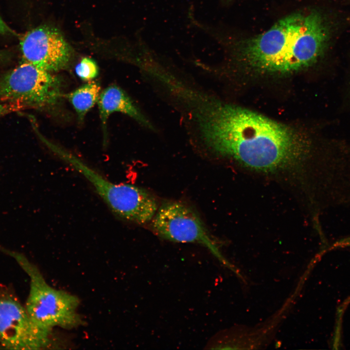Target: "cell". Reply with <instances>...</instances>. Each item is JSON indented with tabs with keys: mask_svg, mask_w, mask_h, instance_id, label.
<instances>
[{
	"mask_svg": "<svg viewBox=\"0 0 350 350\" xmlns=\"http://www.w3.org/2000/svg\"><path fill=\"white\" fill-rule=\"evenodd\" d=\"M12 30L9 26L4 22L0 17V34H6L9 33H13Z\"/></svg>",
	"mask_w": 350,
	"mask_h": 350,
	"instance_id": "cell-13",
	"label": "cell"
},
{
	"mask_svg": "<svg viewBox=\"0 0 350 350\" xmlns=\"http://www.w3.org/2000/svg\"><path fill=\"white\" fill-rule=\"evenodd\" d=\"M104 135V143L107 141V124L110 115L123 113L144 126L153 129V125L143 114L127 93L116 85L107 87L101 92L97 102Z\"/></svg>",
	"mask_w": 350,
	"mask_h": 350,
	"instance_id": "cell-9",
	"label": "cell"
},
{
	"mask_svg": "<svg viewBox=\"0 0 350 350\" xmlns=\"http://www.w3.org/2000/svg\"><path fill=\"white\" fill-rule=\"evenodd\" d=\"M151 222L152 230L159 237L174 242L199 244L218 258L222 257L200 217L185 204L164 203Z\"/></svg>",
	"mask_w": 350,
	"mask_h": 350,
	"instance_id": "cell-7",
	"label": "cell"
},
{
	"mask_svg": "<svg viewBox=\"0 0 350 350\" xmlns=\"http://www.w3.org/2000/svg\"><path fill=\"white\" fill-rule=\"evenodd\" d=\"M51 333L37 327L25 306L0 286V345L9 350H39L51 346Z\"/></svg>",
	"mask_w": 350,
	"mask_h": 350,
	"instance_id": "cell-6",
	"label": "cell"
},
{
	"mask_svg": "<svg viewBox=\"0 0 350 350\" xmlns=\"http://www.w3.org/2000/svg\"><path fill=\"white\" fill-rule=\"evenodd\" d=\"M20 46L24 61L50 72L65 68L70 59V49L62 35L48 26L26 33Z\"/></svg>",
	"mask_w": 350,
	"mask_h": 350,
	"instance_id": "cell-8",
	"label": "cell"
},
{
	"mask_svg": "<svg viewBox=\"0 0 350 350\" xmlns=\"http://www.w3.org/2000/svg\"><path fill=\"white\" fill-rule=\"evenodd\" d=\"M330 35L329 25L319 12L294 13L246 40L241 52L246 62L257 70L294 72L317 61L328 46Z\"/></svg>",
	"mask_w": 350,
	"mask_h": 350,
	"instance_id": "cell-2",
	"label": "cell"
},
{
	"mask_svg": "<svg viewBox=\"0 0 350 350\" xmlns=\"http://www.w3.org/2000/svg\"><path fill=\"white\" fill-rule=\"evenodd\" d=\"M62 96L57 77L25 61L0 78V101L17 104L25 109L50 107Z\"/></svg>",
	"mask_w": 350,
	"mask_h": 350,
	"instance_id": "cell-5",
	"label": "cell"
},
{
	"mask_svg": "<svg viewBox=\"0 0 350 350\" xmlns=\"http://www.w3.org/2000/svg\"><path fill=\"white\" fill-rule=\"evenodd\" d=\"M75 71L83 81H90L98 75L99 69L96 63L89 57L83 58L76 66Z\"/></svg>",
	"mask_w": 350,
	"mask_h": 350,
	"instance_id": "cell-11",
	"label": "cell"
},
{
	"mask_svg": "<svg viewBox=\"0 0 350 350\" xmlns=\"http://www.w3.org/2000/svg\"><path fill=\"white\" fill-rule=\"evenodd\" d=\"M197 119L203 138L214 152L262 172L292 170L310 150L307 138L294 128L235 105L214 103Z\"/></svg>",
	"mask_w": 350,
	"mask_h": 350,
	"instance_id": "cell-1",
	"label": "cell"
},
{
	"mask_svg": "<svg viewBox=\"0 0 350 350\" xmlns=\"http://www.w3.org/2000/svg\"><path fill=\"white\" fill-rule=\"evenodd\" d=\"M0 250L14 258L30 278L25 307L37 327L52 333L55 327L72 329L83 325L78 312L80 300L77 296L49 285L38 267L23 254L1 245Z\"/></svg>",
	"mask_w": 350,
	"mask_h": 350,
	"instance_id": "cell-3",
	"label": "cell"
},
{
	"mask_svg": "<svg viewBox=\"0 0 350 350\" xmlns=\"http://www.w3.org/2000/svg\"><path fill=\"white\" fill-rule=\"evenodd\" d=\"M59 158L82 175L93 188L114 215L139 225L152 220L158 209L155 196L144 189L126 183L113 182L66 149Z\"/></svg>",
	"mask_w": 350,
	"mask_h": 350,
	"instance_id": "cell-4",
	"label": "cell"
},
{
	"mask_svg": "<svg viewBox=\"0 0 350 350\" xmlns=\"http://www.w3.org/2000/svg\"><path fill=\"white\" fill-rule=\"evenodd\" d=\"M24 109L22 106L17 104L8 103L0 104V117Z\"/></svg>",
	"mask_w": 350,
	"mask_h": 350,
	"instance_id": "cell-12",
	"label": "cell"
},
{
	"mask_svg": "<svg viewBox=\"0 0 350 350\" xmlns=\"http://www.w3.org/2000/svg\"><path fill=\"white\" fill-rule=\"evenodd\" d=\"M100 93V85L91 81L65 95V96L73 106L78 120L81 122L87 113L97 103Z\"/></svg>",
	"mask_w": 350,
	"mask_h": 350,
	"instance_id": "cell-10",
	"label": "cell"
}]
</instances>
